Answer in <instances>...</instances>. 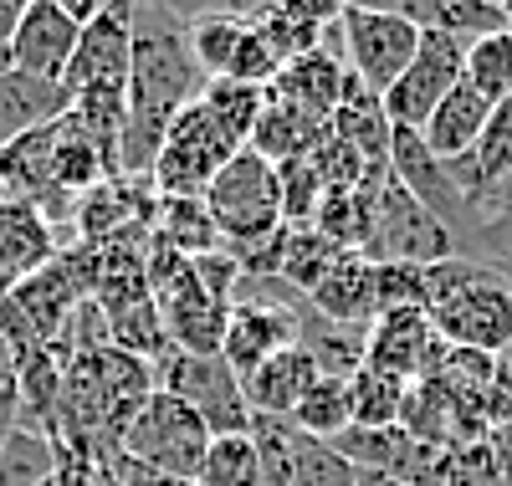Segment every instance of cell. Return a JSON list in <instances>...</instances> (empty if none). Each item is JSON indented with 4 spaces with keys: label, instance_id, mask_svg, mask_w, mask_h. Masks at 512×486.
Listing matches in <instances>:
<instances>
[{
    "label": "cell",
    "instance_id": "cell-1",
    "mask_svg": "<svg viewBox=\"0 0 512 486\" xmlns=\"http://www.w3.org/2000/svg\"><path fill=\"white\" fill-rule=\"evenodd\" d=\"M200 67L190 57L185 16L164 6H134V62H128V123L118 139V174L144 180L154 169L164 134L195 98Z\"/></svg>",
    "mask_w": 512,
    "mask_h": 486
},
{
    "label": "cell",
    "instance_id": "cell-2",
    "mask_svg": "<svg viewBox=\"0 0 512 486\" xmlns=\"http://www.w3.org/2000/svg\"><path fill=\"white\" fill-rule=\"evenodd\" d=\"M425 313H431L446 348H472V353H492V359H502L512 348V287L502 282L492 261L466 256L456 287Z\"/></svg>",
    "mask_w": 512,
    "mask_h": 486
},
{
    "label": "cell",
    "instance_id": "cell-3",
    "mask_svg": "<svg viewBox=\"0 0 512 486\" xmlns=\"http://www.w3.org/2000/svg\"><path fill=\"white\" fill-rule=\"evenodd\" d=\"M205 210L216 215L221 241L226 251H246V246H262L282 231V200H277V169L241 149L216 180L205 190Z\"/></svg>",
    "mask_w": 512,
    "mask_h": 486
},
{
    "label": "cell",
    "instance_id": "cell-4",
    "mask_svg": "<svg viewBox=\"0 0 512 486\" xmlns=\"http://www.w3.org/2000/svg\"><path fill=\"white\" fill-rule=\"evenodd\" d=\"M210 440H216V435L205 430V420H200L185 400L154 389L149 400H144V410L128 420V430H123V440H118V456L195 481L200 466H205V456H210Z\"/></svg>",
    "mask_w": 512,
    "mask_h": 486
},
{
    "label": "cell",
    "instance_id": "cell-5",
    "mask_svg": "<svg viewBox=\"0 0 512 486\" xmlns=\"http://www.w3.org/2000/svg\"><path fill=\"white\" fill-rule=\"evenodd\" d=\"M241 154V144L210 118L200 103H190L164 134V149L149 169L159 200H205L210 180Z\"/></svg>",
    "mask_w": 512,
    "mask_h": 486
},
{
    "label": "cell",
    "instance_id": "cell-6",
    "mask_svg": "<svg viewBox=\"0 0 512 486\" xmlns=\"http://www.w3.org/2000/svg\"><path fill=\"white\" fill-rule=\"evenodd\" d=\"M154 384L164 394L185 400L210 435H251V410H246V394L241 379L231 374V364L221 353H185V348H164L154 359Z\"/></svg>",
    "mask_w": 512,
    "mask_h": 486
},
{
    "label": "cell",
    "instance_id": "cell-7",
    "mask_svg": "<svg viewBox=\"0 0 512 486\" xmlns=\"http://www.w3.org/2000/svg\"><path fill=\"white\" fill-rule=\"evenodd\" d=\"M359 256H369L374 267H384V261H400V267H436V261L461 256V246H456L446 220H436L400 180H384L379 200H374V226H369V241H364Z\"/></svg>",
    "mask_w": 512,
    "mask_h": 486
},
{
    "label": "cell",
    "instance_id": "cell-8",
    "mask_svg": "<svg viewBox=\"0 0 512 486\" xmlns=\"http://www.w3.org/2000/svg\"><path fill=\"white\" fill-rule=\"evenodd\" d=\"M338 41H344V67L384 98L410 67L420 31L400 16V6H338Z\"/></svg>",
    "mask_w": 512,
    "mask_h": 486
},
{
    "label": "cell",
    "instance_id": "cell-9",
    "mask_svg": "<svg viewBox=\"0 0 512 486\" xmlns=\"http://www.w3.org/2000/svg\"><path fill=\"white\" fill-rule=\"evenodd\" d=\"M461 57L466 47L451 36H431L420 31V47L410 57V67L395 77V87L384 93V118H390V128H405V134H420L425 123H431L436 103L451 93V87L461 82Z\"/></svg>",
    "mask_w": 512,
    "mask_h": 486
},
{
    "label": "cell",
    "instance_id": "cell-10",
    "mask_svg": "<svg viewBox=\"0 0 512 486\" xmlns=\"http://www.w3.org/2000/svg\"><path fill=\"white\" fill-rule=\"evenodd\" d=\"M297 328H303V307H292L282 292H272V297H241V302H231L221 359L231 364L236 379H251L267 359H277L282 348L297 343Z\"/></svg>",
    "mask_w": 512,
    "mask_h": 486
},
{
    "label": "cell",
    "instance_id": "cell-11",
    "mask_svg": "<svg viewBox=\"0 0 512 486\" xmlns=\"http://www.w3.org/2000/svg\"><path fill=\"white\" fill-rule=\"evenodd\" d=\"M446 359V338L436 333L431 313L425 307H390L369 323V338H364V364L369 369H384L405 384H425Z\"/></svg>",
    "mask_w": 512,
    "mask_h": 486
},
{
    "label": "cell",
    "instance_id": "cell-12",
    "mask_svg": "<svg viewBox=\"0 0 512 486\" xmlns=\"http://www.w3.org/2000/svg\"><path fill=\"white\" fill-rule=\"evenodd\" d=\"M128 62H134V6H103L93 26H82V41L62 72V87L77 98L88 87L128 82Z\"/></svg>",
    "mask_w": 512,
    "mask_h": 486
},
{
    "label": "cell",
    "instance_id": "cell-13",
    "mask_svg": "<svg viewBox=\"0 0 512 486\" xmlns=\"http://www.w3.org/2000/svg\"><path fill=\"white\" fill-rule=\"evenodd\" d=\"M82 41V26L62 11V0H31L16 21V36H11V67L26 72V77H41V82H62L72 52Z\"/></svg>",
    "mask_w": 512,
    "mask_h": 486
},
{
    "label": "cell",
    "instance_id": "cell-14",
    "mask_svg": "<svg viewBox=\"0 0 512 486\" xmlns=\"http://www.w3.org/2000/svg\"><path fill=\"white\" fill-rule=\"evenodd\" d=\"M390 180H400L436 220H446L451 236H456V246H461V231H472V210H466V200H461V190L451 185L446 164L425 149L420 134H405V128H395V139H390Z\"/></svg>",
    "mask_w": 512,
    "mask_h": 486
},
{
    "label": "cell",
    "instance_id": "cell-15",
    "mask_svg": "<svg viewBox=\"0 0 512 486\" xmlns=\"http://www.w3.org/2000/svg\"><path fill=\"white\" fill-rule=\"evenodd\" d=\"M338 87H344V41H338V21H333V31L323 36V47H313V52L277 67V77L267 82V98L292 103V108H303L313 118H333Z\"/></svg>",
    "mask_w": 512,
    "mask_h": 486
},
{
    "label": "cell",
    "instance_id": "cell-16",
    "mask_svg": "<svg viewBox=\"0 0 512 486\" xmlns=\"http://www.w3.org/2000/svg\"><path fill=\"white\" fill-rule=\"evenodd\" d=\"M318 379H323V374H318L313 353H308L303 343L282 348L277 359H267L251 379H241V394H246L251 420H292L297 405L308 400V389H313Z\"/></svg>",
    "mask_w": 512,
    "mask_h": 486
},
{
    "label": "cell",
    "instance_id": "cell-17",
    "mask_svg": "<svg viewBox=\"0 0 512 486\" xmlns=\"http://www.w3.org/2000/svg\"><path fill=\"white\" fill-rule=\"evenodd\" d=\"M72 93L62 82H41L11 67V57L0 52V144H11L21 134H36L57 118H67Z\"/></svg>",
    "mask_w": 512,
    "mask_h": 486
},
{
    "label": "cell",
    "instance_id": "cell-18",
    "mask_svg": "<svg viewBox=\"0 0 512 486\" xmlns=\"http://www.w3.org/2000/svg\"><path fill=\"white\" fill-rule=\"evenodd\" d=\"M328 134L344 139L349 149H359L364 164L390 169V139H395V128H390V118H384L379 93H369V87L349 67H344V87H338V108L328 118Z\"/></svg>",
    "mask_w": 512,
    "mask_h": 486
},
{
    "label": "cell",
    "instance_id": "cell-19",
    "mask_svg": "<svg viewBox=\"0 0 512 486\" xmlns=\"http://www.w3.org/2000/svg\"><path fill=\"white\" fill-rule=\"evenodd\" d=\"M308 307L323 323L338 328H369L379 318V302H374V261L359 251H344L338 267L308 292Z\"/></svg>",
    "mask_w": 512,
    "mask_h": 486
},
{
    "label": "cell",
    "instance_id": "cell-20",
    "mask_svg": "<svg viewBox=\"0 0 512 486\" xmlns=\"http://www.w3.org/2000/svg\"><path fill=\"white\" fill-rule=\"evenodd\" d=\"M446 174H451V185L461 190L466 210H472L492 185L507 180V174H512V98H502V103L492 108V118H487V128H482L477 149L466 154V159H451Z\"/></svg>",
    "mask_w": 512,
    "mask_h": 486
},
{
    "label": "cell",
    "instance_id": "cell-21",
    "mask_svg": "<svg viewBox=\"0 0 512 486\" xmlns=\"http://www.w3.org/2000/svg\"><path fill=\"white\" fill-rule=\"evenodd\" d=\"M487 118H492V103L477 93L472 82H456L451 93L436 103L431 123L420 128V139H425V149H431L441 164H451V159H466V154L477 149Z\"/></svg>",
    "mask_w": 512,
    "mask_h": 486
},
{
    "label": "cell",
    "instance_id": "cell-22",
    "mask_svg": "<svg viewBox=\"0 0 512 486\" xmlns=\"http://www.w3.org/2000/svg\"><path fill=\"white\" fill-rule=\"evenodd\" d=\"M400 16L415 31L451 36V41H461V47L507 31V6H492V0H410V6H400Z\"/></svg>",
    "mask_w": 512,
    "mask_h": 486
},
{
    "label": "cell",
    "instance_id": "cell-23",
    "mask_svg": "<svg viewBox=\"0 0 512 486\" xmlns=\"http://www.w3.org/2000/svg\"><path fill=\"white\" fill-rule=\"evenodd\" d=\"M323 139H328V118H313V113L292 108V103L267 98V108H262V118H256L246 149L262 154L267 164H287V159H308Z\"/></svg>",
    "mask_w": 512,
    "mask_h": 486
},
{
    "label": "cell",
    "instance_id": "cell-24",
    "mask_svg": "<svg viewBox=\"0 0 512 486\" xmlns=\"http://www.w3.org/2000/svg\"><path fill=\"white\" fill-rule=\"evenodd\" d=\"M149 241L180 251L185 261L210 256V251H226L221 226H216V215L205 210V200H159V220H154Z\"/></svg>",
    "mask_w": 512,
    "mask_h": 486
},
{
    "label": "cell",
    "instance_id": "cell-25",
    "mask_svg": "<svg viewBox=\"0 0 512 486\" xmlns=\"http://www.w3.org/2000/svg\"><path fill=\"white\" fill-rule=\"evenodd\" d=\"M246 16L251 11H205L195 21H185V36H190V57L200 67V77H226L231 72V57L246 36Z\"/></svg>",
    "mask_w": 512,
    "mask_h": 486
},
{
    "label": "cell",
    "instance_id": "cell-26",
    "mask_svg": "<svg viewBox=\"0 0 512 486\" xmlns=\"http://www.w3.org/2000/svg\"><path fill=\"white\" fill-rule=\"evenodd\" d=\"M210 118H216L226 134L246 149L251 144V128H256V118H262V108H267V87H246V82H231V77H216V82H205L200 87V98H195Z\"/></svg>",
    "mask_w": 512,
    "mask_h": 486
},
{
    "label": "cell",
    "instance_id": "cell-27",
    "mask_svg": "<svg viewBox=\"0 0 512 486\" xmlns=\"http://www.w3.org/2000/svg\"><path fill=\"white\" fill-rule=\"evenodd\" d=\"M405 394L410 384L384 374V369H354L349 379V410H354V425H369V430H384V425H400V410H405Z\"/></svg>",
    "mask_w": 512,
    "mask_h": 486
},
{
    "label": "cell",
    "instance_id": "cell-28",
    "mask_svg": "<svg viewBox=\"0 0 512 486\" xmlns=\"http://www.w3.org/2000/svg\"><path fill=\"white\" fill-rule=\"evenodd\" d=\"M338 251L328 236H318L313 226H303V231H292L287 226V251H282V267H277V282H287L297 297H308L333 267H338Z\"/></svg>",
    "mask_w": 512,
    "mask_h": 486
},
{
    "label": "cell",
    "instance_id": "cell-29",
    "mask_svg": "<svg viewBox=\"0 0 512 486\" xmlns=\"http://www.w3.org/2000/svg\"><path fill=\"white\" fill-rule=\"evenodd\" d=\"M57 476V440L31 425H16L0 451V486H41Z\"/></svg>",
    "mask_w": 512,
    "mask_h": 486
},
{
    "label": "cell",
    "instance_id": "cell-30",
    "mask_svg": "<svg viewBox=\"0 0 512 486\" xmlns=\"http://www.w3.org/2000/svg\"><path fill=\"white\" fill-rule=\"evenodd\" d=\"M297 435H308V440H333V435H344L354 425V410H349V379H318L308 389V400L297 405V415L287 420Z\"/></svg>",
    "mask_w": 512,
    "mask_h": 486
},
{
    "label": "cell",
    "instance_id": "cell-31",
    "mask_svg": "<svg viewBox=\"0 0 512 486\" xmlns=\"http://www.w3.org/2000/svg\"><path fill=\"white\" fill-rule=\"evenodd\" d=\"M461 82H472L492 108H497L502 98H512V36L497 31V36L472 41V47H466V57H461Z\"/></svg>",
    "mask_w": 512,
    "mask_h": 486
},
{
    "label": "cell",
    "instance_id": "cell-32",
    "mask_svg": "<svg viewBox=\"0 0 512 486\" xmlns=\"http://www.w3.org/2000/svg\"><path fill=\"white\" fill-rule=\"evenodd\" d=\"M200 486H262V461H256L251 435H221L210 440V456L195 476Z\"/></svg>",
    "mask_w": 512,
    "mask_h": 486
},
{
    "label": "cell",
    "instance_id": "cell-33",
    "mask_svg": "<svg viewBox=\"0 0 512 486\" xmlns=\"http://www.w3.org/2000/svg\"><path fill=\"white\" fill-rule=\"evenodd\" d=\"M277 169V200H282V226L303 231L313 226V215L323 205V180L308 159H287V164H272Z\"/></svg>",
    "mask_w": 512,
    "mask_h": 486
},
{
    "label": "cell",
    "instance_id": "cell-34",
    "mask_svg": "<svg viewBox=\"0 0 512 486\" xmlns=\"http://www.w3.org/2000/svg\"><path fill=\"white\" fill-rule=\"evenodd\" d=\"M292 486H359V471L338 456L328 440H308L297 435L292 451Z\"/></svg>",
    "mask_w": 512,
    "mask_h": 486
},
{
    "label": "cell",
    "instance_id": "cell-35",
    "mask_svg": "<svg viewBox=\"0 0 512 486\" xmlns=\"http://www.w3.org/2000/svg\"><path fill=\"white\" fill-rule=\"evenodd\" d=\"M374 302H379V313H390V307H425V267H400V261L374 267Z\"/></svg>",
    "mask_w": 512,
    "mask_h": 486
},
{
    "label": "cell",
    "instance_id": "cell-36",
    "mask_svg": "<svg viewBox=\"0 0 512 486\" xmlns=\"http://www.w3.org/2000/svg\"><path fill=\"white\" fill-rule=\"evenodd\" d=\"M277 57H272V47H267V36L251 26V16H246V36H241V47H236V57H231V82H246V87H267L272 77H277Z\"/></svg>",
    "mask_w": 512,
    "mask_h": 486
},
{
    "label": "cell",
    "instance_id": "cell-37",
    "mask_svg": "<svg viewBox=\"0 0 512 486\" xmlns=\"http://www.w3.org/2000/svg\"><path fill=\"white\" fill-rule=\"evenodd\" d=\"M108 466H113V476H118L123 486H200V481H185V476L154 471V466H144V461H128V456H108Z\"/></svg>",
    "mask_w": 512,
    "mask_h": 486
},
{
    "label": "cell",
    "instance_id": "cell-38",
    "mask_svg": "<svg viewBox=\"0 0 512 486\" xmlns=\"http://www.w3.org/2000/svg\"><path fill=\"white\" fill-rule=\"evenodd\" d=\"M16 384L11 389H0V451H6V440H11V430H16Z\"/></svg>",
    "mask_w": 512,
    "mask_h": 486
},
{
    "label": "cell",
    "instance_id": "cell-39",
    "mask_svg": "<svg viewBox=\"0 0 512 486\" xmlns=\"http://www.w3.org/2000/svg\"><path fill=\"white\" fill-rule=\"evenodd\" d=\"M21 0H0V52L11 47V36H16V21H21Z\"/></svg>",
    "mask_w": 512,
    "mask_h": 486
},
{
    "label": "cell",
    "instance_id": "cell-40",
    "mask_svg": "<svg viewBox=\"0 0 512 486\" xmlns=\"http://www.w3.org/2000/svg\"><path fill=\"white\" fill-rule=\"evenodd\" d=\"M359 486H410L400 476H379V471H359Z\"/></svg>",
    "mask_w": 512,
    "mask_h": 486
},
{
    "label": "cell",
    "instance_id": "cell-41",
    "mask_svg": "<svg viewBox=\"0 0 512 486\" xmlns=\"http://www.w3.org/2000/svg\"><path fill=\"white\" fill-rule=\"evenodd\" d=\"M88 486H123V481H118V476H113V466L103 461V466L93 471V481H88Z\"/></svg>",
    "mask_w": 512,
    "mask_h": 486
},
{
    "label": "cell",
    "instance_id": "cell-42",
    "mask_svg": "<svg viewBox=\"0 0 512 486\" xmlns=\"http://www.w3.org/2000/svg\"><path fill=\"white\" fill-rule=\"evenodd\" d=\"M492 267H497V272H502V282L512 287V256H497V261H492Z\"/></svg>",
    "mask_w": 512,
    "mask_h": 486
},
{
    "label": "cell",
    "instance_id": "cell-43",
    "mask_svg": "<svg viewBox=\"0 0 512 486\" xmlns=\"http://www.w3.org/2000/svg\"><path fill=\"white\" fill-rule=\"evenodd\" d=\"M507 36H512V6H507Z\"/></svg>",
    "mask_w": 512,
    "mask_h": 486
},
{
    "label": "cell",
    "instance_id": "cell-44",
    "mask_svg": "<svg viewBox=\"0 0 512 486\" xmlns=\"http://www.w3.org/2000/svg\"><path fill=\"white\" fill-rule=\"evenodd\" d=\"M41 486H57V476H52V481H41Z\"/></svg>",
    "mask_w": 512,
    "mask_h": 486
},
{
    "label": "cell",
    "instance_id": "cell-45",
    "mask_svg": "<svg viewBox=\"0 0 512 486\" xmlns=\"http://www.w3.org/2000/svg\"><path fill=\"white\" fill-rule=\"evenodd\" d=\"M507 486H512V481H507Z\"/></svg>",
    "mask_w": 512,
    "mask_h": 486
}]
</instances>
